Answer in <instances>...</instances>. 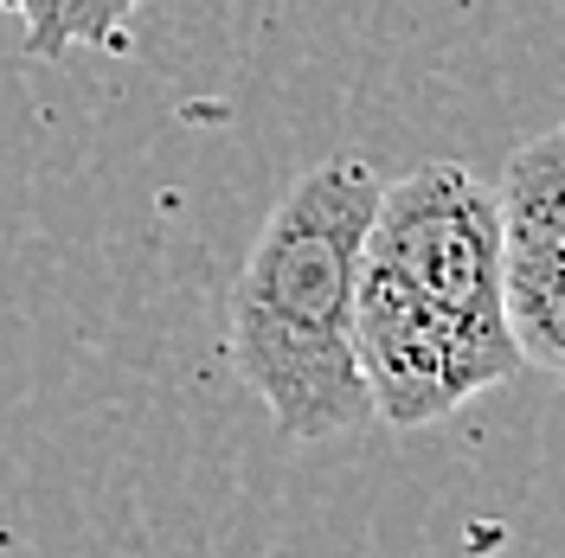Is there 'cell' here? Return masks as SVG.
<instances>
[{"mask_svg":"<svg viewBox=\"0 0 565 558\" xmlns=\"http://www.w3.org/2000/svg\"><path fill=\"white\" fill-rule=\"evenodd\" d=\"M353 353L373 418L405 437L521 373L501 309L494 186L462 161H424L405 180H380L360 245Z\"/></svg>","mask_w":565,"mask_h":558,"instance_id":"1","label":"cell"},{"mask_svg":"<svg viewBox=\"0 0 565 558\" xmlns=\"http://www.w3.org/2000/svg\"><path fill=\"white\" fill-rule=\"evenodd\" d=\"M380 174L334 154L289 180L232 282V366L289 443H328L373 423L353 353L360 245L373 225Z\"/></svg>","mask_w":565,"mask_h":558,"instance_id":"2","label":"cell"},{"mask_svg":"<svg viewBox=\"0 0 565 558\" xmlns=\"http://www.w3.org/2000/svg\"><path fill=\"white\" fill-rule=\"evenodd\" d=\"M501 212V309L521 347L565 385V129L521 141L494 186Z\"/></svg>","mask_w":565,"mask_h":558,"instance_id":"3","label":"cell"},{"mask_svg":"<svg viewBox=\"0 0 565 558\" xmlns=\"http://www.w3.org/2000/svg\"><path fill=\"white\" fill-rule=\"evenodd\" d=\"M20 20L26 58H71L84 45H116L148 0H0Z\"/></svg>","mask_w":565,"mask_h":558,"instance_id":"4","label":"cell"},{"mask_svg":"<svg viewBox=\"0 0 565 558\" xmlns=\"http://www.w3.org/2000/svg\"><path fill=\"white\" fill-rule=\"evenodd\" d=\"M559 129H565V122H559Z\"/></svg>","mask_w":565,"mask_h":558,"instance_id":"5","label":"cell"}]
</instances>
